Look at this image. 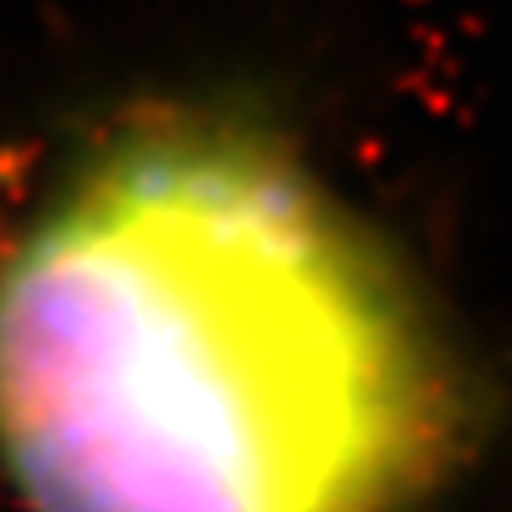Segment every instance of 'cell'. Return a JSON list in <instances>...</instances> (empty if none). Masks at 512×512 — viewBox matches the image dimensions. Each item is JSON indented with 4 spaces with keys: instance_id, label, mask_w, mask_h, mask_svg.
<instances>
[{
    "instance_id": "6da1fadb",
    "label": "cell",
    "mask_w": 512,
    "mask_h": 512,
    "mask_svg": "<svg viewBox=\"0 0 512 512\" xmlns=\"http://www.w3.org/2000/svg\"><path fill=\"white\" fill-rule=\"evenodd\" d=\"M452 428L392 259L250 109L109 117L0 250V468L29 512H404Z\"/></svg>"
}]
</instances>
